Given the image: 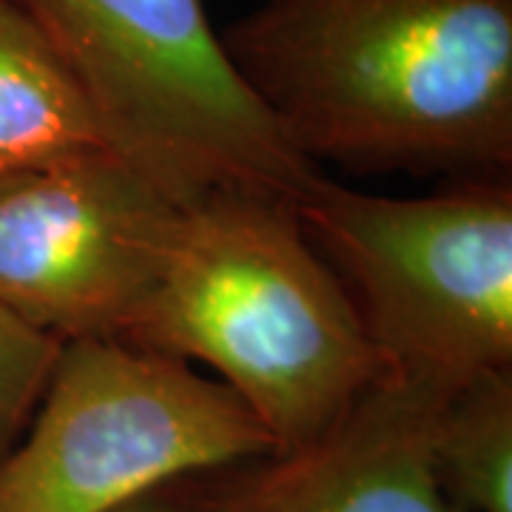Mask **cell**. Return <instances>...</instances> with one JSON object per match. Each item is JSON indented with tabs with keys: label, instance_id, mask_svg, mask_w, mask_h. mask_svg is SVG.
Listing matches in <instances>:
<instances>
[{
	"label": "cell",
	"instance_id": "6da1fadb",
	"mask_svg": "<svg viewBox=\"0 0 512 512\" xmlns=\"http://www.w3.org/2000/svg\"><path fill=\"white\" fill-rule=\"evenodd\" d=\"M222 43L316 168L512 165V0H265Z\"/></svg>",
	"mask_w": 512,
	"mask_h": 512
},
{
	"label": "cell",
	"instance_id": "7a4b0ae2",
	"mask_svg": "<svg viewBox=\"0 0 512 512\" xmlns=\"http://www.w3.org/2000/svg\"><path fill=\"white\" fill-rule=\"evenodd\" d=\"M126 342L208 365L296 450L387 379L339 276L282 200L222 194L180 214Z\"/></svg>",
	"mask_w": 512,
	"mask_h": 512
},
{
	"label": "cell",
	"instance_id": "3957f363",
	"mask_svg": "<svg viewBox=\"0 0 512 512\" xmlns=\"http://www.w3.org/2000/svg\"><path fill=\"white\" fill-rule=\"evenodd\" d=\"M92 106L109 148L180 208L293 205L322 180L231 63L205 0H15Z\"/></svg>",
	"mask_w": 512,
	"mask_h": 512
},
{
	"label": "cell",
	"instance_id": "277c9868",
	"mask_svg": "<svg viewBox=\"0 0 512 512\" xmlns=\"http://www.w3.org/2000/svg\"><path fill=\"white\" fill-rule=\"evenodd\" d=\"M461 180L384 197L322 177L291 205L387 379L433 393L512 370V183Z\"/></svg>",
	"mask_w": 512,
	"mask_h": 512
},
{
	"label": "cell",
	"instance_id": "5b68a950",
	"mask_svg": "<svg viewBox=\"0 0 512 512\" xmlns=\"http://www.w3.org/2000/svg\"><path fill=\"white\" fill-rule=\"evenodd\" d=\"M276 453L231 387L126 339L63 342L0 458V512H114L174 481Z\"/></svg>",
	"mask_w": 512,
	"mask_h": 512
},
{
	"label": "cell",
	"instance_id": "8992f818",
	"mask_svg": "<svg viewBox=\"0 0 512 512\" xmlns=\"http://www.w3.org/2000/svg\"><path fill=\"white\" fill-rule=\"evenodd\" d=\"M180 214L111 151L0 180V308L60 345L126 339Z\"/></svg>",
	"mask_w": 512,
	"mask_h": 512
},
{
	"label": "cell",
	"instance_id": "52a82bcc",
	"mask_svg": "<svg viewBox=\"0 0 512 512\" xmlns=\"http://www.w3.org/2000/svg\"><path fill=\"white\" fill-rule=\"evenodd\" d=\"M439 393L384 379L316 439L202 484V512H461L430 456Z\"/></svg>",
	"mask_w": 512,
	"mask_h": 512
},
{
	"label": "cell",
	"instance_id": "ba28073f",
	"mask_svg": "<svg viewBox=\"0 0 512 512\" xmlns=\"http://www.w3.org/2000/svg\"><path fill=\"white\" fill-rule=\"evenodd\" d=\"M100 151L109 143L52 43L0 0V180Z\"/></svg>",
	"mask_w": 512,
	"mask_h": 512
},
{
	"label": "cell",
	"instance_id": "9c48e42d",
	"mask_svg": "<svg viewBox=\"0 0 512 512\" xmlns=\"http://www.w3.org/2000/svg\"><path fill=\"white\" fill-rule=\"evenodd\" d=\"M430 456L461 512H512V370L444 390L430 410Z\"/></svg>",
	"mask_w": 512,
	"mask_h": 512
},
{
	"label": "cell",
	"instance_id": "30bf717a",
	"mask_svg": "<svg viewBox=\"0 0 512 512\" xmlns=\"http://www.w3.org/2000/svg\"><path fill=\"white\" fill-rule=\"evenodd\" d=\"M57 353L60 342L26 328L0 308V458L15 447L32 419Z\"/></svg>",
	"mask_w": 512,
	"mask_h": 512
},
{
	"label": "cell",
	"instance_id": "8fae6325",
	"mask_svg": "<svg viewBox=\"0 0 512 512\" xmlns=\"http://www.w3.org/2000/svg\"><path fill=\"white\" fill-rule=\"evenodd\" d=\"M200 493V478L174 481V484H165L160 490H151V493L128 501L126 507L114 512H202Z\"/></svg>",
	"mask_w": 512,
	"mask_h": 512
}]
</instances>
